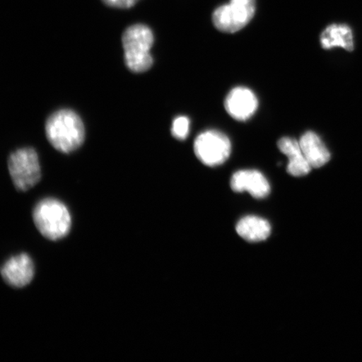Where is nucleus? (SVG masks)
I'll list each match as a JSON object with an SVG mask.
<instances>
[{
	"label": "nucleus",
	"instance_id": "obj_1",
	"mask_svg": "<svg viewBox=\"0 0 362 362\" xmlns=\"http://www.w3.org/2000/svg\"><path fill=\"white\" fill-rule=\"evenodd\" d=\"M45 134L52 146L65 153L75 151L85 139L83 121L69 110H59L49 116L45 124Z\"/></svg>",
	"mask_w": 362,
	"mask_h": 362
},
{
	"label": "nucleus",
	"instance_id": "obj_2",
	"mask_svg": "<svg viewBox=\"0 0 362 362\" xmlns=\"http://www.w3.org/2000/svg\"><path fill=\"white\" fill-rule=\"evenodd\" d=\"M123 45L127 67L135 74H142L151 69L153 60L151 49L155 37L148 26L136 24L124 33Z\"/></svg>",
	"mask_w": 362,
	"mask_h": 362
},
{
	"label": "nucleus",
	"instance_id": "obj_3",
	"mask_svg": "<svg viewBox=\"0 0 362 362\" xmlns=\"http://www.w3.org/2000/svg\"><path fill=\"white\" fill-rule=\"evenodd\" d=\"M34 223L45 238L57 241L69 233L71 217L62 202L47 198L37 204L33 212Z\"/></svg>",
	"mask_w": 362,
	"mask_h": 362
},
{
	"label": "nucleus",
	"instance_id": "obj_4",
	"mask_svg": "<svg viewBox=\"0 0 362 362\" xmlns=\"http://www.w3.org/2000/svg\"><path fill=\"white\" fill-rule=\"evenodd\" d=\"M255 12L256 0H230L216 8L212 22L221 33H236L249 24Z\"/></svg>",
	"mask_w": 362,
	"mask_h": 362
},
{
	"label": "nucleus",
	"instance_id": "obj_5",
	"mask_svg": "<svg viewBox=\"0 0 362 362\" xmlns=\"http://www.w3.org/2000/svg\"><path fill=\"white\" fill-rule=\"evenodd\" d=\"M8 165L13 183L19 191H28L42 177L38 155L33 148L18 149L8 158Z\"/></svg>",
	"mask_w": 362,
	"mask_h": 362
},
{
	"label": "nucleus",
	"instance_id": "obj_6",
	"mask_svg": "<svg viewBox=\"0 0 362 362\" xmlns=\"http://www.w3.org/2000/svg\"><path fill=\"white\" fill-rule=\"evenodd\" d=\"M194 151L204 165L210 167L223 165L232 151L228 136L217 130H208L197 136Z\"/></svg>",
	"mask_w": 362,
	"mask_h": 362
},
{
	"label": "nucleus",
	"instance_id": "obj_7",
	"mask_svg": "<svg viewBox=\"0 0 362 362\" xmlns=\"http://www.w3.org/2000/svg\"><path fill=\"white\" fill-rule=\"evenodd\" d=\"M259 107L256 95L250 89L238 87L228 93L225 108L228 115L238 121H246L255 115Z\"/></svg>",
	"mask_w": 362,
	"mask_h": 362
},
{
	"label": "nucleus",
	"instance_id": "obj_8",
	"mask_svg": "<svg viewBox=\"0 0 362 362\" xmlns=\"http://www.w3.org/2000/svg\"><path fill=\"white\" fill-rule=\"evenodd\" d=\"M2 277L8 284L15 288L28 285L34 278L35 267L29 255H20L12 257L3 266Z\"/></svg>",
	"mask_w": 362,
	"mask_h": 362
},
{
	"label": "nucleus",
	"instance_id": "obj_9",
	"mask_svg": "<svg viewBox=\"0 0 362 362\" xmlns=\"http://www.w3.org/2000/svg\"><path fill=\"white\" fill-rule=\"evenodd\" d=\"M230 187L235 192H248L252 197L262 199L270 193L268 180L261 172L244 170L236 172L230 179Z\"/></svg>",
	"mask_w": 362,
	"mask_h": 362
},
{
	"label": "nucleus",
	"instance_id": "obj_10",
	"mask_svg": "<svg viewBox=\"0 0 362 362\" xmlns=\"http://www.w3.org/2000/svg\"><path fill=\"white\" fill-rule=\"evenodd\" d=\"M279 151L288 158L287 170L289 175L301 177L310 173L312 167L307 161L304 153L302 151L300 141L298 140L284 137L278 142Z\"/></svg>",
	"mask_w": 362,
	"mask_h": 362
},
{
	"label": "nucleus",
	"instance_id": "obj_11",
	"mask_svg": "<svg viewBox=\"0 0 362 362\" xmlns=\"http://www.w3.org/2000/svg\"><path fill=\"white\" fill-rule=\"evenodd\" d=\"M300 144L303 153L312 168H320L330 160V153L319 135L308 131L302 135Z\"/></svg>",
	"mask_w": 362,
	"mask_h": 362
},
{
	"label": "nucleus",
	"instance_id": "obj_12",
	"mask_svg": "<svg viewBox=\"0 0 362 362\" xmlns=\"http://www.w3.org/2000/svg\"><path fill=\"white\" fill-rule=\"evenodd\" d=\"M321 47L329 49L341 47L348 52L354 49V37L351 27L345 24L329 25L320 35Z\"/></svg>",
	"mask_w": 362,
	"mask_h": 362
},
{
	"label": "nucleus",
	"instance_id": "obj_13",
	"mask_svg": "<svg viewBox=\"0 0 362 362\" xmlns=\"http://www.w3.org/2000/svg\"><path fill=\"white\" fill-rule=\"evenodd\" d=\"M237 233L246 241L262 242L270 236L271 226L268 221L261 217L248 216L239 221Z\"/></svg>",
	"mask_w": 362,
	"mask_h": 362
},
{
	"label": "nucleus",
	"instance_id": "obj_14",
	"mask_svg": "<svg viewBox=\"0 0 362 362\" xmlns=\"http://www.w3.org/2000/svg\"><path fill=\"white\" fill-rule=\"evenodd\" d=\"M189 131V119L187 117H176L172 124L171 133L175 139L184 140L187 138Z\"/></svg>",
	"mask_w": 362,
	"mask_h": 362
},
{
	"label": "nucleus",
	"instance_id": "obj_15",
	"mask_svg": "<svg viewBox=\"0 0 362 362\" xmlns=\"http://www.w3.org/2000/svg\"><path fill=\"white\" fill-rule=\"evenodd\" d=\"M102 1L110 7L129 8L135 6L139 0H102Z\"/></svg>",
	"mask_w": 362,
	"mask_h": 362
}]
</instances>
